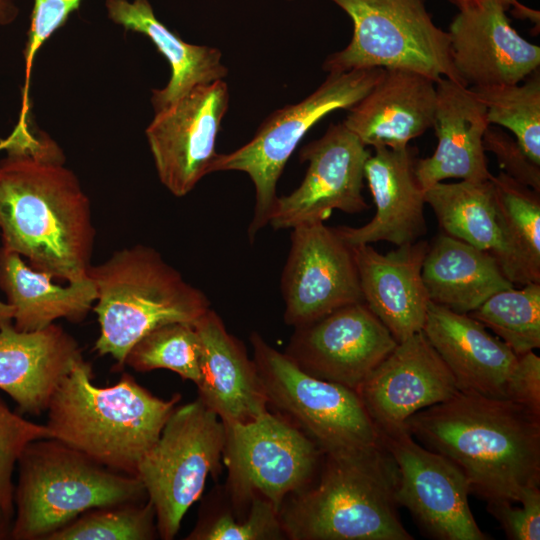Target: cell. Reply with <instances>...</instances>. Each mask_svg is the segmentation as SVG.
<instances>
[{
	"label": "cell",
	"instance_id": "obj_1",
	"mask_svg": "<svg viewBox=\"0 0 540 540\" xmlns=\"http://www.w3.org/2000/svg\"><path fill=\"white\" fill-rule=\"evenodd\" d=\"M2 247L69 283L88 278L95 241L91 204L65 156L46 133L19 120L0 140Z\"/></svg>",
	"mask_w": 540,
	"mask_h": 540
},
{
	"label": "cell",
	"instance_id": "obj_2",
	"mask_svg": "<svg viewBox=\"0 0 540 540\" xmlns=\"http://www.w3.org/2000/svg\"><path fill=\"white\" fill-rule=\"evenodd\" d=\"M405 428L450 459L471 493L487 502H519L540 484V415L508 399L458 390L422 409Z\"/></svg>",
	"mask_w": 540,
	"mask_h": 540
},
{
	"label": "cell",
	"instance_id": "obj_3",
	"mask_svg": "<svg viewBox=\"0 0 540 540\" xmlns=\"http://www.w3.org/2000/svg\"><path fill=\"white\" fill-rule=\"evenodd\" d=\"M319 481L279 516L292 540H412L398 514V469L384 445L326 453Z\"/></svg>",
	"mask_w": 540,
	"mask_h": 540
},
{
	"label": "cell",
	"instance_id": "obj_4",
	"mask_svg": "<svg viewBox=\"0 0 540 540\" xmlns=\"http://www.w3.org/2000/svg\"><path fill=\"white\" fill-rule=\"evenodd\" d=\"M84 359L62 381L47 409L52 438L117 472L136 476L180 399L154 396L128 373L97 387Z\"/></svg>",
	"mask_w": 540,
	"mask_h": 540
},
{
	"label": "cell",
	"instance_id": "obj_5",
	"mask_svg": "<svg viewBox=\"0 0 540 540\" xmlns=\"http://www.w3.org/2000/svg\"><path fill=\"white\" fill-rule=\"evenodd\" d=\"M97 298L99 355L125 364L132 346L152 330L174 322L194 324L210 308L207 296L188 283L154 248L135 245L89 268Z\"/></svg>",
	"mask_w": 540,
	"mask_h": 540
},
{
	"label": "cell",
	"instance_id": "obj_6",
	"mask_svg": "<svg viewBox=\"0 0 540 540\" xmlns=\"http://www.w3.org/2000/svg\"><path fill=\"white\" fill-rule=\"evenodd\" d=\"M17 465L14 540L46 539L90 509L139 503L147 496L138 477L109 469L54 438L30 442Z\"/></svg>",
	"mask_w": 540,
	"mask_h": 540
},
{
	"label": "cell",
	"instance_id": "obj_7",
	"mask_svg": "<svg viewBox=\"0 0 540 540\" xmlns=\"http://www.w3.org/2000/svg\"><path fill=\"white\" fill-rule=\"evenodd\" d=\"M348 14L353 35L323 63L327 73L403 69L435 82L462 84L453 66L448 31L432 20L425 0H331ZM463 85V84H462Z\"/></svg>",
	"mask_w": 540,
	"mask_h": 540
},
{
	"label": "cell",
	"instance_id": "obj_8",
	"mask_svg": "<svg viewBox=\"0 0 540 540\" xmlns=\"http://www.w3.org/2000/svg\"><path fill=\"white\" fill-rule=\"evenodd\" d=\"M385 69H357L328 73L309 96L274 111L254 137L228 154H218L212 172L241 171L255 187V207L248 227L249 240L265 227L277 199L276 185L283 169L305 134L332 111L349 109L382 78Z\"/></svg>",
	"mask_w": 540,
	"mask_h": 540
},
{
	"label": "cell",
	"instance_id": "obj_9",
	"mask_svg": "<svg viewBox=\"0 0 540 540\" xmlns=\"http://www.w3.org/2000/svg\"><path fill=\"white\" fill-rule=\"evenodd\" d=\"M224 443L223 421L198 397L173 410L159 438L142 457L136 477L154 506L162 539L176 536L208 476L218 473Z\"/></svg>",
	"mask_w": 540,
	"mask_h": 540
},
{
	"label": "cell",
	"instance_id": "obj_10",
	"mask_svg": "<svg viewBox=\"0 0 540 540\" xmlns=\"http://www.w3.org/2000/svg\"><path fill=\"white\" fill-rule=\"evenodd\" d=\"M250 342L268 404L298 424L323 454L381 444L379 429L356 390L309 375L256 332Z\"/></svg>",
	"mask_w": 540,
	"mask_h": 540
},
{
	"label": "cell",
	"instance_id": "obj_11",
	"mask_svg": "<svg viewBox=\"0 0 540 540\" xmlns=\"http://www.w3.org/2000/svg\"><path fill=\"white\" fill-rule=\"evenodd\" d=\"M223 459L233 505L259 497L280 512L284 501L312 483L323 452L297 425L266 411L245 423H224Z\"/></svg>",
	"mask_w": 540,
	"mask_h": 540
},
{
	"label": "cell",
	"instance_id": "obj_12",
	"mask_svg": "<svg viewBox=\"0 0 540 540\" xmlns=\"http://www.w3.org/2000/svg\"><path fill=\"white\" fill-rule=\"evenodd\" d=\"M398 469L396 498L439 540H487L469 507V483L447 457L420 445L405 428L379 431Z\"/></svg>",
	"mask_w": 540,
	"mask_h": 540
},
{
	"label": "cell",
	"instance_id": "obj_13",
	"mask_svg": "<svg viewBox=\"0 0 540 540\" xmlns=\"http://www.w3.org/2000/svg\"><path fill=\"white\" fill-rule=\"evenodd\" d=\"M371 151L345 124L331 123L322 137L302 147L308 167L301 184L277 197L268 224L276 230L325 221L333 210L363 212L364 167Z\"/></svg>",
	"mask_w": 540,
	"mask_h": 540
},
{
	"label": "cell",
	"instance_id": "obj_14",
	"mask_svg": "<svg viewBox=\"0 0 540 540\" xmlns=\"http://www.w3.org/2000/svg\"><path fill=\"white\" fill-rule=\"evenodd\" d=\"M281 277L284 321L298 327L364 301L353 249L323 221L291 229Z\"/></svg>",
	"mask_w": 540,
	"mask_h": 540
},
{
	"label": "cell",
	"instance_id": "obj_15",
	"mask_svg": "<svg viewBox=\"0 0 540 540\" xmlns=\"http://www.w3.org/2000/svg\"><path fill=\"white\" fill-rule=\"evenodd\" d=\"M228 105V86L217 80L155 112L145 133L160 182L174 196L187 195L211 173Z\"/></svg>",
	"mask_w": 540,
	"mask_h": 540
},
{
	"label": "cell",
	"instance_id": "obj_16",
	"mask_svg": "<svg viewBox=\"0 0 540 540\" xmlns=\"http://www.w3.org/2000/svg\"><path fill=\"white\" fill-rule=\"evenodd\" d=\"M397 343L362 301L295 327L284 353L309 375L357 390Z\"/></svg>",
	"mask_w": 540,
	"mask_h": 540
},
{
	"label": "cell",
	"instance_id": "obj_17",
	"mask_svg": "<svg viewBox=\"0 0 540 540\" xmlns=\"http://www.w3.org/2000/svg\"><path fill=\"white\" fill-rule=\"evenodd\" d=\"M379 431L405 427L416 412L457 391L455 379L422 331L397 343L357 388Z\"/></svg>",
	"mask_w": 540,
	"mask_h": 540
},
{
	"label": "cell",
	"instance_id": "obj_18",
	"mask_svg": "<svg viewBox=\"0 0 540 540\" xmlns=\"http://www.w3.org/2000/svg\"><path fill=\"white\" fill-rule=\"evenodd\" d=\"M506 11L487 3L459 10L453 18L451 57L464 86L517 84L539 69L540 47L518 34Z\"/></svg>",
	"mask_w": 540,
	"mask_h": 540
},
{
	"label": "cell",
	"instance_id": "obj_19",
	"mask_svg": "<svg viewBox=\"0 0 540 540\" xmlns=\"http://www.w3.org/2000/svg\"><path fill=\"white\" fill-rule=\"evenodd\" d=\"M364 178L376 207L374 217L361 227L339 226L338 235L350 246L379 241L401 246L416 242L427 232L425 191L415 175L416 150L385 146L373 148Z\"/></svg>",
	"mask_w": 540,
	"mask_h": 540
},
{
	"label": "cell",
	"instance_id": "obj_20",
	"mask_svg": "<svg viewBox=\"0 0 540 540\" xmlns=\"http://www.w3.org/2000/svg\"><path fill=\"white\" fill-rule=\"evenodd\" d=\"M83 360L77 341L62 327L20 331L0 328V389L24 414L40 415L62 381Z\"/></svg>",
	"mask_w": 540,
	"mask_h": 540
},
{
	"label": "cell",
	"instance_id": "obj_21",
	"mask_svg": "<svg viewBox=\"0 0 540 540\" xmlns=\"http://www.w3.org/2000/svg\"><path fill=\"white\" fill-rule=\"evenodd\" d=\"M428 242L380 253L370 244L351 246L364 302L399 343L422 331L429 297L422 279Z\"/></svg>",
	"mask_w": 540,
	"mask_h": 540
},
{
	"label": "cell",
	"instance_id": "obj_22",
	"mask_svg": "<svg viewBox=\"0 0 540 540\" xmlns=\"http://www.w3.org/2000/svg\"><path fill=\"white\" fill-rule=\"evenodd\" d=\"M489 125L485 106L469 87L447 78L437 80L433 123L437 146L431 156L415 163L423 190L450 178L489 180L492 174L483 145Z\"/></svg>",
	"mask_w": 540,
	"mask_h": 540
},
{
	"label": "cell",
	"instance_id": "obj_23",
	"mask_svg": "<svg viewBox=\"0 0 540 540\" xmlns=\"http://www.w3.org/2000/svg\"><path fill=\"white\" fill-rule=\"evenodd\" d=\"M436 82L417 72L385 69L343 121L367 147L402 149L433 127Z\"/></svg>",
	"mask_w": 540,
	"mask_h": 540
},
{
	"label": "cell",
	"instance_id": "obj_24",
	"mask_svg": "<svg viewBox=\"0 0 540 540\" xmlns=\"http://www.w3.org/2000/svg\"><path fill=\"white\" fill-rule=\"evenodd\" d=\"M422 332L451 371L458 390L506 399L518 355L482 323L429 302Z\"/></svg>",
	"mask_w": 540,
	"mask_h": 540
},
{
	"label": "cell",
	"instance_id": "obj_25",
	"mask_svg": "<svg viewBox=\"0 0 540 540\" xmlns=\"http://www.w3.org/2000/svg\"><path fill=\"white\" fill-rule=\"evenodd\" d=\"M194 326L202 344L199 398L223 423H245L268 411L255 363L209 309Z\"/></svg>",
	"mask_w": 540,
	"mask_h": 540
},
{
	"label": "cell",
	"instance_id": "obj_26",
	"mask_svg": "<svg viewBox=\"0 0 540 540\" xmlns=\"http://www.w3.org/2000/svg\"><path fill=\"white\" fill-rule=\"evenodd\" d=\"M106 8L111 21L125 30L146 35L170 64L171 77L167 85L152 91L155 112L195 87L223 80L228 74L219 49L183 41L156 18L148 0H107Z\"/></svg>",
	"mask_w": 540,
	"mask_h": 540
},
{
	"label": "cell",
	"instance_id": "obj_27",
	"mask_svg": "<svg viewBox=\"0 0 540 540\" xmlns=\"http://www.w3.org/2000/svg\"><path fill=\"white\" fill-rule=\"evenodd\" d=\"M422 279L430 302L461 314L515 286L492 255L444 233L428 246Z\"/></svg>",
	"mask_w": 540,
	"mask_h": 540
},
{
	"label": "cell",
	"instance_id": "obj_28",
	"mask_svg": "<svg viewBox=\"0 0 540 540\" xmlns=\"http://www.w3.org/2000/svg\"><path fill=\"white\" fill-rule=\"evenodd\" d=\"M52 277L33 269L23 258L0 249V288L14 309L13 326L20 331L43 329L65 318L78 322L93 308L97 292L93 281L84 280L61 286Z\"/></svg>",
	"mask_w": 540,
	"mask_h": 540
},
{
	"label": "cell",
	"instance_id": "obj_29",
	"mask_svg": "<svg viewBox=\"0 0 540 540\" xmlns=\"http://www.w3.org/2000/svg\"><path fill=\"white\" fill-rule=\"evenodd\" d=\"M425 202L433 210L442 233L492 255L516 285V269L498 221L490 179L436 183L425 190Z\"/></svg>",
	"mask_w": 540,
	"mask_h": 540
},
{
	"label": "cell",
	"instance_id": "obj_30",
	"mask_svg": "<svg viewBox=\"0 0 540 540\" xmlns=\"http://www.w3.org/2000/svg\"><path fill=\"white\" fill-rule=\"evenodd\" d=\"M494 200L516 285L540 283V193L503 171L492 175Z\"/></svg>",
	"mask_w": 540,
	"mask_h": 540
},
{
	"label": "cell",
	"instance_id": "obj_31",
	"mask_svg": "<svg viewBox=\"0 0 540 540\" xmlns=\"http://www.w3.org/2000/svg\"><path fill=\"white\" fill-rule=\"evenodd\" d=\"M485 106L490 125L512 132L528 157L540 165L539 69L517 84L470 87Z\"/></svg>",
	"mask_w": 540,
	"mask_h": 540
},
{
	"label": "cell",
	"instance_id": "obj_32",
	"mask_svg": "<svg viewBox=\"0 0 540 540\" xmlns=\"http://www.w3.org/2000/svg\"><path fill=\"white\" fill-rule=\"evenodd\" d=\"M469 315L495 333L516 355L540 347V283L500 290Z\"/></svg>",
	"mask_w": 540,
	"mask_h": 540
},
{
	"label": "cell",
	"instance_id": "obj_33",
	"mask_svg": "<svg viewBox=\"0 0 540 540\" xmlns=\"http://www.w3.org/2000/svg\"><path fill=\"white\" fill-rule=\"evenodd\" d=\"M202 344L191 323L162 325L137 341L125 364L139 372L167 369L196 386L201 380Z\"/></svg>",
	"mask_w": 540,
	"mask_h": 540
},
{
	"label": "cell",
	"instance_id": "obj_34",
	"mask_svg": "<svg viewBox=\"0 0 540 540\" xmlns=\"http://www.w3.org/2000/svg\"><path fill=\"white\" fill-rule=\"evenodd\" d=\"M155 509L146 503H124L90 509L51 533L45 540H150L154 539Z\"/></svg>",
	"mask_w": 540,
	"mask_h": 540
},
{
	"label": "cell",
	"instance_id": "obj_35",
	"mask_svg": "<svg viewBox=\"0 0 540 540\" xmlns=\"http://www.w3.org/2000/svg\"><path fill=\"white\" fill-rule=\"evenodd\" d=\"M245 517L235 519L230 510L210 513L197 523L189 540H277L286 538L279 511L267 500H251Z\"/></svg>",
	"mask_w": 540,
	"mask_h": 540
},
{
	"label": "cell",
	"instance_id": "obj_36",
	"mask_svg": "<svg viewBox=\"0 0 540 540\" xmlns=\"http://www.w3.org/2000/svg\"><path fill=\"white\" fill-rule=\"evenodd\" d=\"M52 438L46 425L28 421L0 398V511L14 518L13 472L24 448L32 441Z\"/></svg>",
	"mask_w": 540,
	"mask_h": 540
},
{
	"label": "cell",
	"instance_id": "obj_37",
	"mask_svg": "<svg viewBox=\"0 0 540 540\" xmlns=\"http://www.w3.org/2000/svg\"><path fill=\"white\" fill-rule=\"evenodd\" d=\"M82 0H34L24 49L25 82L19 118L29 115V82L34 57L42 44L77 11Z\"/></svg>",
	"mask_w": 540,
	"mask_h": 540
},
{
	"label": "cell",
	"instance_id": "obj_38",
	"mask_svg": "<svg viewBox=\"0 0 540 540\" xmlns=\"http://www.w3.org/2000/svg\"><path fill=\"white\" fill-rule=\"evenodd\" d=\"M483 145L485 151L494 154L505 174L540 193V165L528 157L515 138L501 128L489 125Z\"/></svg>",
	"mask_w": 540,
	"mask_h": 540
},
{
	"label": "cell",
	"instance_id": "obj_39",
	"mask_svg": "<svg viewBox=\"0 0 540 540\" xmlns=\"http://www.w3.org/2000/svg\"><path fill=\"white\" fill-rule=\"evenodd\" d=\"M512 501L487 502V510L501 524L512 540L540 539V489L534 487L520 499L521 506Z\"/></svg>",
	"mask_w": 540,
	"mask_h": 540
},
{
	"label": "cell",
	"instance_id": "obj_40",
	"mask_svg": "<svg viewBox=\"0 0 540 540\" xmlns=\"http://www.w3.org/2000/svg\"><path fill=\"white\" fill-rule=\"evenodd\" d=\"M506 399L540 415V358L534 351L518 355L507 381Z\"/></svg>",
	"mask_w": 540,
	"mask_h": 540
},
{
	"label": "cell",
	"instance_id": "obj_41",
	"mask_svg": "<svg viewBox=\"0 0 540 540\" xmlns=\"http://www.w3.org/2000/svg\"><path fill=\"white\" fill-rule=\"evenodd\" d=\"M452 5L457 7L459 10L480 6L487 3H499L503 5L507 10L513 8V11L516 16L522 19H529L534 23H537L539 26V12L533 10L523 4L518 0H447Z\"/></svg>",
	"mask_w": 540,
	"mask_h": 540
},
{
	"label": "cell",
	"instance_id": "obj_42",
	"mask_svg": "<svg viewBox=\"0 0 540 540\" xmlns=\"http://www.w3.org/2000/svg\"><path fill=\"white\" fill-rule=\"evenodd\" d=\"M18 15V8L12 0H0V25L12 23Z\"/></svg>",
	"mask_w": 540,
	"mask_h": 540
},
{
	"label": "cell",
	"instance_id": "obj_43",
	"mask_svg": "<svg viewBox=\"0 0 540 540\" xmlns=\"http://www.w3.org/2000/svg\"><path fill=\"white\" fill-rule=\"evenodd\" d=\"M13 315V307L9 303L0 300V328L5 325L12 324Z\"/></svg>",
	"mask_w": 540,
	"mask_h": 540
},
{
	"label": "cell",
	"instance_id": "obj_44",
	"mask_svg": "<svg viewBox=\"0 0 540 540\" xmlns=\"http://www.w3.org/2000/svg\"><path fill=\"white\" fill-rule=\"evenodd\" d=\"M13 520L0 511V539L11 538Z\"/></svg>",
	"mask_w": 540,
	"mask_h": 540
}]
</instances>
